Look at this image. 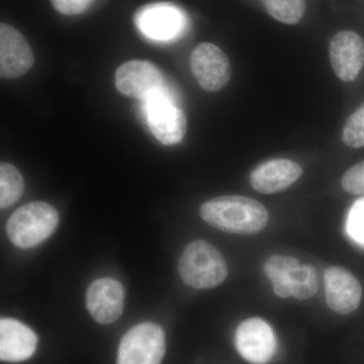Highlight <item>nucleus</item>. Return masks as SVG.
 Wrapping results in <instances>:
<instances>
[{
  "label": "nucleus",
  "mask_w": 364,
  "mask_h": 364,
  "mask_svg": "<svg viewBox=\"0 0 364 364\" xmlns=\"http://www.w3.org/2000/svg\"><path fill=\"white\" fill-rule=\"evenodd\" d=\"M37 345V335L28 326L16 318L0 320V359L2 361H25L32 358Z\"/></svg>",
  "instance_id": "obj_15"
},
{
  "label": "nucleus",
  "mask_w": 364,
  "mask_h": 364,
  "mask_svg": "<svg viewBox=\"0 0 364 364\" xmlns=\"http://www.w3.org/2000/svg\"><path fill=\"white\" fill-rule=\"evenodd\" d=\"M347 231L354 241L364 245V198L352 207L347 221Z\"/></svg>",
  "instance_id": "obj_21"
},
{
  "label": "nucleus",
  "mask_w": 364,
  "mask_h": 364,
  "mask_svg": "<svg viewBox=\"0 0 364 364\" xmlns=\"http://www.w3.org/2000/svg\"><path fill=\"white\" fill-rule=\"evenodd\" d=\"M193 76L203 90L218 92L230 82L232 70L227 55L218 46L202 43L191 56Z\"/></svg>",
  "instance_id": "obj_6"
},
{
  "label": "nucleus",
  "mask_w": 364,
  "mask_h": 364,
  "mask_svg": "<svg viewBox=\"0 0 364 364\" xmlns=\"http://www.w3.org/2000/svg\"><path fill=\"white\" fill-rule=\"evenodd\" d=\"M291 286V296L303 301L313 298L318 289L317 269L311 264L299 265L289 274Z\"/></svg>",
  "instance_id": "obj_18"
},
{
  "label": "nucleus",
  "mask_w": 364,
  "mask_h": 364,
  "mask_svg": "<svg viewBox=\"0 0 364 364\" xmlns=\"http://www.w3.org/2000/svg\"><path fill=\"white\" fill-rule=\"evenodd\" d=\"M116 86L126 97L144 100L154 91L164 87V78L154 64L133 60L117 68Z\"/></svg>",
  "instance_id": "obj_12"
},
{
  "label": "nucleus",
  "mask_w": 364,
  "mask_h": 364,
  "mask_svg": "<svg viewBox=\"0 0 364 364\" xmlns=\"http://www.w3.org/2000/svg\"><path fill=\"white\" fill-rule=\"evenodd\" d=\"M178 270L182 280L198 289L220 286L228 277L224 256L215 246L203 240L186 246L179 260Z\"/></svg>",
  "instance_id": "obj_2"
},
{
  "label": "nucleus",
  "mask_w": 364,
  "mask_h": 364,
  "mask_svg": "<svg viewBox=\"0 0 364 364\" xmlns=\"http://www.w3.org/2000/svg\"><path fill=\"white\" fill-rule=\"evenodd\" d=\"M86 308L100 324H111L123 314L124 291L116 279L95 280L86 291Z\"/></svg>",
  "instance_id": "obj_13"
},
{
  "label": "nucleus",
  "mask_w": 364,
  "mask_h": 364,
  "mask_svg": "<svg viewBox=\"0 0 364 364\" xmlns=\"http://www.w3.org/2000/svg\"><path fill=\"white\" fill-rule=\"evenodd\" d=\"M237 350L251 364H267L277 351V338L269 324L261 318L243 321L237 328Z\"/></svg>",
  "instance_id": "obj_7"
},
{
  "label": "nucleus",
  "mask_w": 364,
  "mask_h": 364,
  "mask_svg": "<svg viewBox=\"0 0 364 364\" xmlns=\"http://www.w3.org/2000/svg\"><path fill=\"white\" fill-rule=\"evenodd\" d=\"M342 141L354 149L364 147V102L345 122Z\"/></svg>",
  "instance_id": "obj_19"
},
{
  "label": "nucleus",
  "mask_w": 364,
  "mask_h": 364,
  "mask_svg": "<svg viewBox=\"0 0 364 364\" xmlns=\"http://www.w3.org/2000/svg\"><path fill=\"white\" fill-rule=\"evenodd\" d=\"M326 303L333 312L349 315L358 310L363 287L353 273L341 267H330L324 272Z\"/></svg>",
  "instance_id": "obj_9"
},
{
  "label": "nucleus",
  "mask_w": 364,
  "mask_h": 364,
  "mask_svg": "<svg viewBox=\"0 0 364 364\" xmlns=\"http://www.w3.org/2000/svg\"><path fill=\"white\" fill-rule=\"evenodd\" d=\"M299 260L296 258L291 257V256L280 255V254H275V255L270 256L264 265H263V270L265 274L270 280L277 279V277H289L291 272H294L299 267Z\"/></svg>",
  "instance_id": "obj_20"
},
{
  "label": "nucleus",
  "mask_w": 364,
  "mask_h": 364,
  "mask_svg": "<svg viewBox=\"0 0 364 364\" xmlns=\"http://www.w3.org/2000/svg\"><path fill=\"white\" fill-rule=\"evenodd\" d=\"M165 354V334L154 323H142L124 334L117 364H160Z\"/></svg>",
  "instance_id": "obj_5"
},
{
  "label": "nucleus",
  "mask_w": 364,
  "mask_h": 364,
  "mask_svg": "<svg viewBox=\"0 0 364 364\" xmlns=\"http://www.w3.org/2000/svg\"><path fill=\"white\" fill-rule=\"evenodd\" d=\"M272 284L273 293L277 294L279 298L287 299L291 296V286L289 282V277H277L270 280Z\"/></svg>",
  "instance_id": "obj_24"
},
{
  "label": "nucleus",
  "mask_w": 364,
  "mask_h": 364,
  "mask_svg": "<svg viewBox=\"0 0 364 364\" xmlns=\"http://www.w3.org/2000/svg\"><path fill=\"white\" fill-rule=\"evenodd\" d=\"M329 58L340 80H355L364 66V39L352 31H342L332 38Z\"/></svg>",
  "instance_id": "obj_11"
},
{
  "label": "nucleus",
  "mask_w": 364,
  "mask_h": 364,
  "mask_svg": "<svg viewBox=\"0 0 364 364\" xmlns=\"http://www.w3.org/2000/svg\"><path fill=\"white\" fill-rule=\"evenodd\" d=\"M200 215L208 225L230 234L256 235L267 227V208L242 196H223L203 203Z\"/></svg>",
  "instance_id": "obj_1"
},
{
  "label": "nucleus",
  "mask_w": 364,
  "mask_h": 364,
  "mask_svg": "<svg viewBox=\"0 0 364 364\" xmlns=\"http://www.w3.org/2000/svg\"><path fill=\"white\" fill-rule=\"evenodd\" d=\"M341 186L346 193L364 196V161L358 163L345 172Z\"/></svg>",
  "instance_id": "obj_22"
},
{
  "label": "nucleus",
  "mask_w": 364,
  "mask_h": 364,
  "mask_svg": "<svg viewBox=\"0 0 364 364\" xmlns=\"http://www.w3.org/2000/svg\"><path fill=\"white\" fill-rule=\"evenodd\" d=\"M303 168L287 159H273L261 163L251 172V186L263 195H272L289 188L298 181Z\"/></svg>",
  "instance_id": "obj_14"
},
{
  "label": "nucleus",
  "mask_w": 364,
  "mask_h": 364,
  "mask_svg": "<svg viewBox=\"0 0 364 364\" xmlns=\"http://www.w3.org/2000/svg\"><path fill=\"white\" fill-rule=\"evenodd\" d=\"M35 56L32 48L23 33L14 26L0 25V76L4 79H16L30 71Z\"/></svg>",
  "instance_id": "obj_10"
},
{
  "label": "nucleus",
  "mask_w": 364,
  "mask_h": 364,
  "mask_svg": "<svg viewBox=\"0 0 364 364\" xmlns=\"http://www.w3.org/2000/svg\"><path fill=\"white\" fill-rule=\"evenodd\" d=\"M270 16L287 25H296L306 11V0H258Z\"/></svg>",
  "instance_id": "obj_17"
},
{
  "label": "nucleus",
  "mask_w": 364,
  "mask_h": 364,
  "mask_svg": "<svg viewBox=\"0 0 364 364\" xmlns=\"http://www.w3.org/2000/svg\"><path fill=\"white\" fill-rule=\"evenodd\" d=\"M136 26L148 39L168 42L181 36L184 28L183 14L169 4L141 7L135 16Z\"/></svg>",
  "instance_id": "obj_8"
},
{
  "label": "nucleus",
  "mask_w": 364,
  "mask_h": 364,
  "mask_svg": "<svg viewBox=\"0 0 364 364\" xmlns=\"http://www.w3.org/2000/svg\"><path fill=\"white\" fill-rule=\"evenodd\" d=\"M143 100V111L151 133L163 145L181 142L188 129L186 114L172 102L164 87Z\"/></svg>",
  "instance_id": "obj_4"
},
{
  "label": "nucleus",
  "mask_w": 364,
  "mask_h": 364,
  "mask_svg": "<svg viewBox=\"0 0 364 364\" xmlns=\"http://www.w3.org/2000/svg\"><path fill=\"white\" fill-rule=\"evenodd\" d=\"M25 189L23 176L16 166L2 162L0 165V207L6 208L18 202Z\"/></svg>",
  "instance_id": "obj_16"
},
{
  "label": "nucleus",
  "mask_w": 364,
  "mask_h": 364,
  "mask_svg": "<svg viewBox=\"0 0 364 364\" xmlns=\"http://www.w3.org/2000/svg\"><path fill=\"white\" fill-rule=\"evenodd\" d=\"M95 0H51L53 7L64 16H76L86 11Z\"/></svg>",
  "instance_id": "obj_23"
},
{
  "label": "nucleus",
  "mask_w": 364,
  "mask_h": 364,
  "mask_svg": "<svg viewBox=\"0 0 364 364\" xmlns=\"http://www.w3.org/2000/svg\"><path fill=\"white\" fill-rule=\"evenodd\" d=\"M58 224L56 208L45 202H33L18 208L11 215L6 234L14 245L32 248L49 238Z\"/></svg>",
  "instance_id": "obj_3"
}]
</instances>
